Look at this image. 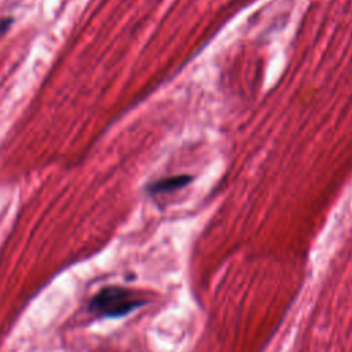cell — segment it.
<instances>
[{
	"label": "cell",
	"mask_w": 352,
	"mask_h": 352,
	"mask_svg": "<svg viewBox=\"0 0 352 352\" xmlns=\"http://www.w3.org/2000/svg\"><path fill=\"white\" fill-rule=\"evenodd\" d=\"M146 300L121 286L102 287L88 302V311L98 318H122L144 305Z\"/></svg>",
	"instance_id": "6da1fadb"
},
{
	"label": "cell",
	"mask_w": 352,
	"mask_h": 352,
	"mask_svg": "<svg viewBox=\"0 0 352 352\" xmlns=\"http://www.w3.org/2000/svg\"><path fill=\"white\" fill-rule=\"evenodd\" d=\"M191 182H192L191 175H176V176H169V177L155 180V182L150 183L146 187V190L151 195L165 194V192H172V191H176L179 188H183L187 184H190Z\"/></svg>",
	"instance_id": "7a4b0ae2"
},
{
	"label": "cell",
	"mask_w": 352,
	"mask_h": 352,
	"mask_svg": "<svg viewBox=\"0 0 352 352\" xmlns=\"http://www.w3.org/2000/svg\"><path fill=\"white\" fill-rule=\"evenodd\" d=\"M11 23H12V21H11L10 18H6V19H1V21H0V36H3V34L8 30V28H10Z\"/></svg>",
	"instance_id": "3957f363"
}]
</instances>
